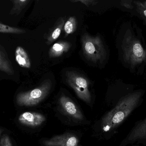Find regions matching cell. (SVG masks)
<instances>
[{
  "instance_id": "6da1fadb",
  "label": "cell",
  "mask_w": 146,
  "mask_h": 146,
  "mask_svg": "<svg viewBox=\"0 0 146 146\" xmlns=\"http://www.w3.org/2000/svg\"><path fill=\"white\" fill-rule=\"evenodd\" d=\"M143 95V92L137 91L122 98L102 119L103 131L110 132L119 127L141 104Z\"/></svg>"
},
{
  "instance_id": "7a4b0ae2",
  "label": "cell",
  "mask_w": 146,
  "mask_h": 146,
  "mask_svg": "<svg viewBox=\"0 0 146 146\" xmlns=\"http://www.w3.org/2000/svg\"><path fill=\"white\" fill-rule=\"evenodd\" d=\"M81 41L83 54L87 59L94 63L102 62L105 59L106 51L100 37L85 33Z\"/></svg>"
},
{
  "instance_id": "3957f363",
  "label": "cell",
  "mask_w": 146,
  "mask_h": 146,
  "mask_svg": "<svg viewBox=\"0 0 146 146\" xmlns=\"http://www.w3.org/2000/svg\"><path fill=\"white\" fill-rule=\"evenodd\" d=\"M51 81L45 80L39 87L31 91L19 93L16 96V103L20 106H32L42 102L51 89Z\"/></svg>"
},
{
  "instance_id": "277c9868",
  "label": "cell",
  "mask_w": 146,
  "mask_h": 146,
  "mask_svg": "<svg viewBox=\"0 0 146 146\" xmlns=\"http://www.w3.org/2000/svg\"><path fill=\"white\" fill-rule=\"evenodd\" d=\"M123 50L124 58L131 65H137L146 60V51L139 41L133 36L125 38Z\"/></svg>"
},
{
  "instance_id": "5b68a950",
  "label": "cell",
  "mask_w": 146,
  "mask_h": 146,
  "mask_svg": "<svg viewBox=\"0 0 146 146\" xmlns=\"http://www.w3.org/2000/svg\"><path fill=\"white\" fill-rule=\"evenodd\" d=\"M66 80L79 98L87 103L91 101L89 82L85 77L74 72H67Z\"/></svg>"
},
{
  "instance_id": "8992f818",
  "label": "cell",
  "mask_w": 146,
  "mask_h": 146,
  "mask_svg": "<svg viewBox=\"0 0 146 146\" xmlns=\"http://www.w3.org/2000/svg\"><path fill=\"white\" fill-rule=\"evenodd\" d=\"M134 144L146 145V117L135 123L122 142L121 146Z\"/></svg>"
},
{
  "instance_id": "52a82bcc",
  "label": "cell",
  "mask_w": 146,
  "mask_h": 146,
  "mask_svg": "<svg viewBox=\"0 0 146 146\" xmlns=\"http://www.w3.org/2000/svg\"><path fill=\"white\" fill-rule=\"evenodd\" d=\"M78 143L77 137L69 133L56 135L43 141L45 146H78Z\"/></svg>"
},
{
  "instance_id": "ba28073f",
  "label": "cell",
  "mask_w": 146,
  "mask_h": 146,
  "mask_svg": "<svg viewBox=\"0 0 146 146\" xmlns=\"http://www.w3.org/2000/svg\"><path fill=\"white\" fill-rule=\"evenodd\" d=\"M59 105L65 114L76 120H82L83 116L75 104L68 97L64 95L59 99Z\"/></svg>"
},
{
  "instance_id": "9c48e42d",
  "label": "cell",
  "mask_w": 146,
  "mask_h": 146,
  "mask_svg": "<svg viewBox=\"0 0 146 146\" xmlns=\"http://www.w3.org/2000/svg\"><path fill=\"white\" fill-rule=\"evenodd\" d=\"M21 124L31 127H37L42 124L45 120V117L40 113L34 112H25L19 117Z\"/></svg>"
},
{
  "instance_id": "30bf717a",
  "label": "cell",
  "mask_w": 146,
  "mask_h": 146,
  "mask_svg": "<svg viewBox=\"0 0 146 146\" xmlns=\"http://www.w3.org/2000/svg\"><path fill=\"white\" fill-rule=\"evenodd\" d=\"M72 44L67 41H60L55 43L49 51L50 57H59L69 51Z\"/></svg>"
},
{
  "instance_id": "8fae6325",
  "label": "cell",
  "mask_w": 146,
  "mask_h": 146,
  "mask_svg": "<svg viewBox=\"0 0 146 146\" xmlns=\"http://www.w3.org/2000/svg\"><path fill=\"white\" fill-rule=\"evenodd\" d=\"M15 60L20 66L25 68H30L31 63L27 53L22 47L18 46L15 52Z\"/></svg>"
},
{
  "instance_id": "7c38bea8",
  "label": "cell",
  "mask_w": 146,
  "mask_h": 146,
  "mask_svg": "<svg viewBox=\"0 0 146 146\" xmlns=\"http://www.w3.org/2000/svg\"><path fill=\"white\" fill-rule=\"evenodd\" d=\"M0 70L9 75H13L14 73L11 62L6 55L0 48Z\"/></svg>"
},
{
  "instance_id": "4fadbf2b",
  "label": "cell",
  "mask_w": 146,
  "mask_h": 146,
  "mask_svg": "<svg viewBox=\"0 0 146 146\" xmlns=\"http://www.w3.org/2000/svg\"><path fill=\"white\" fill-rule=\"evenodd\" d=\"M65 25V21L63 18H61L56 25L53 28L47 37V44L50 45L55 41L60 35L62 30Z\"/></svg>"
},
{
  "instance_id": "5bb4252c",
  "label": "cell",
  "mask_w": 146,
  "mask_h": 146,
  "mask_svg": "<svg viewBox=\"0 0 146 146\" xmlns=\"http://www.w3.org/2000/svg\"><path fill=\"white\" fill-rule=\"evenodd\" d=\"M13 6L10 11V15L16 14L18 15L20 13L22 10L26 7L30 1L28 0H15L12 1Z\"/></svg>"
},
{
  "instance_id": "9a60e30c",
  "label": "cell",
  "mask_w": 146,
  "mask_h": 146,
  "mask_svg": "<svg viewBox=\"0 0 146 146\" xmlns=\"http://www.w3.org/2000/svg\"><path fill=\"white\" fill-rule=\"evenodd\" d=\"M76 21L74 17H70L64 26L65 36L67 37L69 34L73 33L76 30Z\"/></svg>"
},
{
  "instance_id": "2e32d148",
  "label": "cell",
  "mask_w": 146,
  "mask_h": 146,
  "mask_svg": "<svg viewBox=\"0 0 146 146\" xmlns=\"http://www.w3.org/2000/svg\"><path fill=\"white\" fill-rule=\"evenodd\" d=\"M25 30L18 27L9 26L0 23V33L13 34H21L25 33Z\"/></svg>"
},
{
  "instance_id": "e0dca14e",
  "label": "cell",
  "mask_w": 146,
  "mask_h": 146,
  "mask_svg": "<svg viewBox=\"0 0 146 146\" xmlns=\"http://www.w3.org/2000/svg\"><path fill=\"white\" fill-rule=\"evenodd\" d=\"M0 146H13L11 141L7 135H3L0 141Z\"/></svg>"
},
{
  "instance_id": "ac0fdd59",
  "label": "cell",
  "mask_w": 146,
  "mask_h": 146,
  "mask_svg": "<svg viewBox=\"0 0 146 146\" xmlns=\"http://www.w3.org/2000/svg\"><path fill=\"white\" fill-rule=\"evenodd\" d=\"M72 2H81L86 5L87 7H89L91 5H94L98 3V1L94 0H73L70 1Z\"/></svg>"
},
{
  "instance_id": "d6986e66",
  "label": "cell",
  "mask_w": 146,
  "mask_h": 146,
  "mask_svg": "<svg viewBox=\"0 0 146 146\" xmlns=\"http://www.w3.org/2000/svg\"><path fill=\"white\" fill-rule=\"evenodd\" d=\"M140 6L142 7V9H142V13H143V15H145V17H146V8L141 6V5H140Z\"/></svg>"
},
{
  "instance_id": "ffe728a7",
  "label": "cell",
  "mask_w": 146,
  "mask_h": 146,
  "mask_svg": "<svg viewBox=\"0 0 146 146\" xmlns=\"http://www.w3.org/2000/svg\"><path fill=\"white\" fill-rule=\"evenodd\" d=\"M140 5H141V6H143V7L146 8V1L144 2L143 3H140Z\"/></svg>"
},
{
  "instance_id": "44dd1931",
  "label": "cell",
  "mask_w": 146,
  "mask_h": 146,
  "mask_svg": "<svg viewBox=\"0 0 146 146\" xmlns=\"http://www.w3.org/2000/svg\"><path fill=\"white\" fill-rule=\"evenodd\" d=\"M3 130L0 129V136H1V134L2 133Z\"/></svg>"
},
{
  "instance_id": "7402d4cb",
  "label": "cell",
  "mask_w": 146,
  "mask_h": 146,
  "mask_svg": "<svg viewBox=\"0 0 146 146\" xmlns=\"http://www.w3.org/2000/svg\"></svg>"
}]
</instances>
